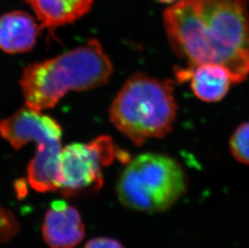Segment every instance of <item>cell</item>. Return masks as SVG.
I'll return each mask as SVG.
<instances>
[{
	"mask_svg": "<svg viewBox=\"0 0 249 248\" xmlns=\"http://www.w3.org/2000/svg\"><path fill=\"white\" fill-rule=\"evenodd\" d=\"M42 234L51 248H75L85 236L80 213L65 201H53L45 213Z\"/></svg>",
	"mask_w": 249,
	"mask_h": 248,
	"instance_id": "cell-7",
	"label": "cell"
},
{
	"mask_svg": "<svg viewBox=\"0 0 249 248\" xmlns=\"http://www.w3.org/2000/svg\"><path fill=\"white\" fill-rule=\"evenodd\" d=\"M188 178L181 164L161 153H143L129 160L117 183L118 197L133 211L161 213L186 193Z\"/></svg>",
	"mask_w": 249,
	"mask_h": 248,
	"instance_id": "cell-4",
	"label": "cell"
},
{
	"mask_svg": "<svg viewBox=\"0 0 249 248\" xmlns=\"http://www.w3.org/2000/svg\"><path fill=\"white\" fill-rule=\"evenodd\" d=\"M84 248H124V247L116 239L100 237L87 242Z\"/></svg>",
	"mask_w": 249,
	"mask_h": 248,
	"instance_id": "cell-12",
	"label": "cell"
},
{
	"mask_svg": "<svg viewBox=\"0 0 249 248\" xmlns=\"http://www.w3.org/2000/svg\"><path fill=\"white\" fill-rule=\"evenodd\" d=\"M39 26L33 17L15 11L0 17V50L20 53L33 49L37 40Z\"/></svg>",
	"mask_w": 249,
	"mask_h": 248,
	"instance_id": "cell-9",
	"label": "cell"
},
{
	"mask_svg": "<svg viewBox=\"0 0 249 248\" xmlns=\"http://www.w3.org/2000/svg\"><path fill=\"white\" fill-rule=\"evenodd\" d=\"M42 28L71 24L89 12L94 0H26Z\"/></svg>",
	"mask_w": 249,
	"mask_h": 248,
	"instance_id": "cell-10",
	"label": "cell"
},
{
	"mask_svg": "<svg viewBox=\"0 0 249 248\" xmlns=\"http://www.w3.org/2000/svg\"><path fill=\"white\" fill-rule=\"evenodd\" d=\"M7 215L5 214L4 211L0 207V239H2L4 236L5 230L7 231Z\"/></svg>",
	"mask_w": 249,
	"mask_h": 248,
	"instance_id": "cell-13",
	"label": "cell"
},
{
	"mask_svg": "<svg viewBox=\"0 0 249 248\" xmlns=\"http://www.w3.org/2000/svg\"><path fill=\"white\" fill-rule=\"evenodd\" d=\"M179 82L189 81L195 96L207 103H216L227 95L233 82L230 72L218 64L207 63L176 71Z\"/></svg>",
	"mask_w": 249,
	"mask_h": 248,
	"instance_id": "cell-8",
	"label": "cell"
},
{
	"mask_svg": "<svg viewBox=\"0 0 249 248\" xmlns=\"http://www.w3.org/2000/svg\"><path fill=\"white\" fill-rule=\"evenodd\" d=\"M0 136L15 149L36 142L35 157L27 170L28 182L39 192L58 190L62 130L56 120L26 106L0 121Z\"/></svg>",
	"mask_w": 249,
	"mask_h": 248,
	"instance_id": "cell-5",
	"label": "cell"
},
{
	"mask_svg": "<svg viewBox=\"0 0 249 248\" xmlns=\"http://www.w3.org/2000/svg\"><path fill=\"white\" fill-rule=\"evenodd\" d=\"M231 152L236 160L249 164V123L238 126L231 137Z\"/></svg>",
	"mask_w": 249,
	"mask_h": 248,
	"instance_id": "cell-11",
	"label": "cell"
},
{
	"mask_svg": "<svg viewBox=\"0 0 249 248\" xmlns=\"http://www.w3.org/2000/svg\"><path fill=\"white\" fill-rule=\"evenodd\" d=\"M117 158L129 161L110 136H99L87 143L62 148L59 160V189L65 197L96 192L104 184V168Z\"/></svg>",
	"mask_w": 249,
	"mask_h": 248,
	"instance_id": "cell-6",
	"label": "cell"
},
{
	"mask_svg": "<svg viewBox=\"0 0 249 248\" xmlns=\"http://www.w3.org/2000/svg\"><path fill=\"white\" fill-rule=\"evenodd\" d=\"M112 73L111 60L99 40L92 39L56 57L27 66L19 84L27 106L42 111L55 106L71 90L106 84Z\"/></svg>",
	"mask_w": 249,
	"mask_h": 248,
	"instance_id": "cell-2",
	"label": "cell"
},
{
	"mask_svg": "<svg viewBox=\"0 0 249 248\" xmlns=\"http://www.w3.org/2000/svg\"><path fill=\"white\" fill-rule=\"evenodd\" d=\"M164 25L174 53L189 66L218 64L234 83L249 77L247 0H181L166 9Z\"/></svg>",
	"mask_w": 249,
	"mask_h": 248,
	"instance_id": "cell-1",
	"label": "cell"
},
{
	"mask_svg": "<svg viewBox=\"0 0 249 248\" xmlns=\"http://www.w3.org/2000/svg\"><path fill=\"white\" fill-rule=\"evenodd\" d=\"M158 1L164 2V3H171V2H176L178 0H158Z\"/></svg>",
	"mask_w": 249,
	"mask_h": 248,
	"instance_id": "cell-14",
	"label": "cell"
},
{
	"mask_svg": "<svg viewBox=\"0 0 249 248\" xmlns=\"http://www.w3.org/2000/svg\"><path fill=\"white\" fill-rule=\"evenodd\" d=\"M178 105L169 81L137 73L129 77L110 107V120L136 145L172 131Z\"/></svg>",
	"mask_w": 249,
	"mask_h": 248,
	"instance_id": "cell-3",
	"label": "cell"
}]
</instances>
